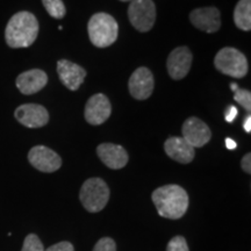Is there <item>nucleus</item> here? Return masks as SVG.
Wrapping results in <instances>:
<instances>
[{
	"label": "nucleus",
	"mask_w": 251,
	"mask_h": 251,
	"mask_svg": "<svg viewBox=\"0 0 251 251\" xmlns=\"http://www.w3.org/2000/svg\"><path fill=\"white\" fill-rule=\"evenodd\" d=\"M120 1H133V0H120Z\"/></svg>",
	"instance_id": "nucleus-30"
},
{
	"label": "nucleus",
	"mask_w": 251,
	"mask_h": 251,
	"mask_svg": "<svg viewBox=\"0 0 251 251\" xmlns=\"http://www.w3.org/2000/svg\"><path fill=\"white\" fill-rule=\"evenodd\" d=\"M192 52L187 47H178L172 50L166 61V68L170 77L174 80H180L192 67Z\"/></svg>",
	"instance_id": "nucleus-10"
},
{
	"label": "nucleus",
	"mask_w": 251,
	"mask_h": 251,
	"mask_svg": "<svg viewBox=\"0 0 251 251\" xmlns=\"http://www.w3.org/2000/svg\"><path fill=\"white\" fill-rule=\"evenodd\" d=\"M42 4L50 17L61 20L67 14V8L62 0H42Z\"/></svg>",
	"instance_id": "nucleus-19"
},
{
	"label": "nucleus",
	"mask_w": 251,
	"mask_h": 251,
	"mask_svg": "<svg viewBox=\"0 0 251 251\" xmlns=\"http://www.w3.org/2000/svg\"><path fill=\"white\" fill-rule=\"evenodd\" d=\"M79 199L90 213H98L105 208L109 200V188L101 178H90L80 188Z\"/></svg>",
	"instance_id": "nucleus-4"
},
{
	"label": "nucleus",
	"mask_w": 251,
	"mask_h": 251,
	"mask_svg": "<svg viewBox=\"0 0 251 251\" xmlns=\"http://www.w3.org/2000/svg\"><path fill=\"white\" fill-rule=\"evenodd\" d=\"M99 158L107 168L113 170L125 168L128 163V153L124 147L113 143H101L97 148Z\"/></svg>",
	"instance_id": "nucleus-15"
},
{
	"label": "nucleus",
	"mask_w": 251,
	"mask_h": 251,
	"mask_svg": "<svg viewBox=\"0 0 251 251\" xmlns=\"http://www.w3.org/2000/svg\"><path fill=\"white\" fill-rule=\"evenodd\" d=\"M48 83V76L40 69H33L19 75L17 78V87L23 94L30 96L41 91Z\"/></svg>",
	"instance_id": "nucleus-16"
},
{
	"label": "nucleus",
	"mask_w": 251,
	"mask_h": 251,
	"mask_svg": "<svg viewBox=\"0 0 251 251\" xmlns=\"http://www.w3.org/2000/svg\"><path fill=\"white\" fill-rule=\"evenodd\" d=\"M14 117L27 128H41L49 122L47 108L37 103H25L15 109Z\"/></svg>",
	"instance_id": "nucleus-11"
},
{
	"label": "nucleus",
	"mask_w": 251,
	"mask_h": 251,
	"mask_svg": "<svg viewBox=\"0 0 251 251\" xmlns=\"http://www.w3.org/2000/svg\"><path fill=\"white\" fill-rule=\"evenodd\" d=\"M214 65L221 74L233 78H243L248 74L247 57L240 50L226 47L215 55Z\"/></svg>",
	"instance_id": "nucleus-5"
},
{
	"label": "nucleus",
	"mask_w": 251,
	"mask_h": 251,
	"mask_svg": "<svg viewBox=\"0 0 251 251\" xmlns=\"http://www.w3.org/2000/svg\"><path fill=\"white\" fill-rule=\"evenodd\" d=\"M234 23L241 30L251 29V0H240L234 9Z\"/></svg>",
	"instance_id": "nucleus-18"
},
{
	"label": "nucleus",
	"mask_w": 251,
	"mask_h": 251,
	"mask_svg": "<svg viewBox=\"0 0 251 251\" xmlns=\"http://www.w3.org/2000/svg\"><path fill=\"white\" fill-rule=\"evenodd\" d=\"M93 251H117V244L111 237H102L94 246Z\"/></svg>",
	"instance_id": "nucleus-23"
},
{
	"label": "nucleus",
	"mask_w": 251,
	"mask_h": 251,
	"mask_svg": "<svg viewBox=\"0 0 251 251\" xmlns=\"http://www.w3.org/2000/svg\"><path fill=\"white\" fill-rule=\"evenodd\" d=\"M128 18L135 29L146 33L156 21V6L152 0H133L128 7Z\"/></svg>",
	"instance_id": "nucleus-6"
},
{
	"label": "nucleus",
	"mask_w": 251,
	"mask_h": 251,
	"mask_svg": "<svg viewBox=\"0 0 251 251\" xmlns=\"http://www.w3.org/2000/svg\"><path fill=\"white\" fill-rule=\"evenodd\" d=\"M243 127H244V130H246L247 133H251V117L250 115H248V117L246 118V120H244Z\"/></svg>",
	"instance_id": "nucleus-27"
},
{
	"label": "nucleus",
	"mask_w": 251,
	"mask_h": 251,
	"mask_svg": "<svg viewBox=\"0 0 251 251\" xmlns=\"http://www.w3.org/2000/svg\"><path fill=\"white\" fill-rule=\"evenodd\" d=\"M226 146H227L228 149L234 150V149H236L237 143L235 142V141H234L233 139H226Z\"/></svg>",
	"instance_id": "nucleus-28"
},
{
	"label": "nucleus",
	"mask_w": 251,
	"mask_h": 251,
	"mask_svg": "<svg viewBox=\"0 0 251 251\" xmlns=\"http://www.w3.org/2000/svg\"><path fill=\"white\" fill-rule=\"evenodd\" d=\"M166 251H190L186 240L183 236H176L171 238L166 247Z\"/></svg>",
	"instance_id": "nucleus-22"
},
{
	"label": "nucleus",
	"mask_w": 251,
	"mask_h": 251,
	"mask_svg": "<svg viewBox=\"0 0 251 251\" xmlns=\"http://www.w3.org/2000/svg\"><path fill=\"white\" fill-rule=\"evenodd\" d=\"M90 41L98 48H107L118 40L119 25L112 15L107 13L93 14L87 24Z\"/></svg>",
	"instance_id": "nucleus-3"
},
{
	"label": "nucleus",
	"mask_w": 251,
	"mask_h": 251,
	"mask_svg": "<svg viewBox=\"0 0 251 251\" xmlns=\"http://www.w3.org/2000/svg\"><path fill=\"white\" fill-rule=\"evenodd\" d=\"M230 87H231V91H233V92H235V91H236V90L238 89V85H237V84L233 83V84H231V85H230Z\"/></svg>",
	"instance_id": "nucleus-29"
},
{
	"label": "nucleus",
	"mask_w": 251,
	"mask_h": 251,
	"mask_svg": "<svg viewBox=\"0 0 251 251\" xmlns=\"http://www.w3.org/2000/svg\"><path fill=\"white\" fill-rule=\"evenodd\" d=\"M221 14L216 7H201L193 9L190 13V21L194 27L206 33H215L221 28Z\"/></svg>",
	"instance_id": "nucleus-13"
},
{
	"label": "nucleus",
	"mask_w": 251,
	"mask_h": 251,
	"mask_svg": "<svg viewBox=\"0 0 251 251\" xmlns=\"http://www.w3.org/2000/svg\"><path fill=\"white\" fill-rule=\"evenodd\" d=\"M164 150L171 159L181 164L191 163L196 155L193 147L190 146L183 137L178 136L169 137L164 143Z\"/></svg>",
	"instance_id": "nucleus-17"
},
{
	"label": "nucleus",
	"mask_w": 251,
	"mask_h": 251,
	"mask_svg": "<svg viewBox=\"0 0 251 251\" xmlns=\"http://www.w3.org/2000/svg\"><path fill=\"white\" fill-rule=\"evenodd\" d=\"M28 161L36 170L47 174L57 171L62 166V158L58 153L45 146H36L31 148L28 152Z\"/></svg>",
	"instance_id": "nucleus-8"
},
{
	"label": "nucleus",
	"mask_w": 251,
	"mask_h": 251,
	"mask_svg": "<svg viewBox=\"0 0 251 251\" xmlns=\"http://www.w3.org/2000/svg\"><path fill=\"white\" fill-rule=\"evenodd\" d=\"M241 165H242V169L244 172L247 174H251V153H247L244 155L242 158V162H241Z\"/></svg>",
	"instance_id": "nucleus-26"
},
{
	"label": "nucleus",
	"mask_w": 251,
	"mask_h": 251,
	"mask_svg": "<svg viewBox=\"0 0 251 251\" xmlns=\"http://www.w3.org/2000/svg\"><path fill=\"white\" fill-rule=\"evenodd\" d=\"M57 74L63 85L70 91H77L86 77L85 69L68 59H59L57 62Z\"/></svg>",
	"instance_id": "nucleus-14"
},
{
	"label": "nucleus",
	"mask_w": 251,
	"mask_h": 251,
	"mask_svg": "<svg viewBox=\"0 0 251 251\" xmlns=\"http://www.w3.org/2000/svg\"><path fill=\"white\" fill-rule=\"evenodd\" d=\"M39 21L30 12L23 11L9 19L5 29V40L11 48H27L35 42L39 35Z\"/></svg>",
	"instance_id": "nucleus-1"
},
{
	"label": "nucleus",
	"mask_w": 251,
	"mask_h": 251,
	"mask_svg": "<svg viewBox=\"0 0 251 251\" xmlns=\"http://www.w3.org/2000/svg\"><path fill=\"white\" fill-rule=\"evenodd\" d=\"M234 99L240 103L246 111H251V93L249 90L246 89H237L234 92Z\"/></svg>",
	"instance_id": "nucleus-21"
},
{
	"label": "nucleus",
	"mask_w": 251,
	"mask_h": 251,
	"mask_svg": "<svg viewBox=\"0 0 251 251\" xmlns=\"http://www.w3.org/2000/svg\"><path fill=\"white\" fill-rule=\"evenodd\" d=\"M112 106L107 97L102 93H97L87 100L85 105V120L92 126L102 125L111 117Z\"/></svg>",
	"instance_id": "nucleus-9"
},
{
	"label": "nucleus",
	"mask_w": 251,
	"mask_h": 251,
	"mask_svg": "<svg viewBox=\"0 0 251 251\" xmlns=\"http://www.w3.org/2000/svg\"><path fill=\"white\" fill-rule=\"evenodd\" d=\"M45 251H75L74 246L70 242H59L56 243L54 246L49 247L48 249Z\"/></svg>",
	"instance_id": "nucleus-24"
},
{
	"label": "nucleus",
	"mask_w": 251,
	"mask_h": 251,
	"mask_svg": "<svg viewBox=\"0 0 251 251\" xmlns=\"http://www.w3.org/2000/svg\"><path fill=\"white\" fill-rule=\"evenodd\" d=\"M151 199L162 218L177 220L187 212L188 194L179 185L158 187L152 192Z\"/></svg>",
	"instance_id": "nucleus-2"
},
{
	"label": "nucleus",
	"mask_w": 251,
	"mask_h": 251,
	"mask_svg": "<svg viewBox=\"0 0 251 251\" xmlns=\"http://www.w3.org/2000/svg\"><path fill=\"white\" fill-rule=\"evenodd\" d=\"M237 115H238L237 108L235 107V106L230 105L229 107H227V109H226L225 119H226V121H227V122H233Z\"/></svg>",
	"instance_id": "nucleus-25"
},
{
	"label": "nucleus",
	"mask_w": 251,
	"mask_h": 251,
	"mask_svg": "<svg viewBox=\"0 0 251 251\" xmlns=\"http://www.w3.org/2000/svg\"><path fill=\"white\" fill-rule=\"evenodd\" d=\"M183 139L193 148H201L212 139V131L209 127L199 118L191 117L184 122L181 127Z\"/></svg>",
	"instance_id": "nucleus-7"
},
{
	"label": "nucleus",
	"mask_w": 251,
	"mask_h": 251,
	"mask_svg": "<svg viewBox=\"0 0 251 251\" xmlns=\"http://www.w3.org/2000/svg\"><path fill=\"white\" fill-rule=\"evenodd\" d=\"M21 251H45V248L37 235L29 234L25 238Z\"/></svg>",
	"instance_id": "nucleus-20"
},
{
	"label": "nucleus",
	"mask_w": 251,
	"mask_h": 251,
	"mask_svg": "<svg viewBox=\"0 0 251 251\" xmlns=\"http://www.w3.org/2000/svg\"><path fill=\"white\" fill-rule=\"evenodd\" d=\"M155 81L152 72L148 68L136 69L129 78L128 87L131 97L137 100H147L152 94Z\"/></svg>",
	"instance_id": "nucleus-12"
}]
</instances>
